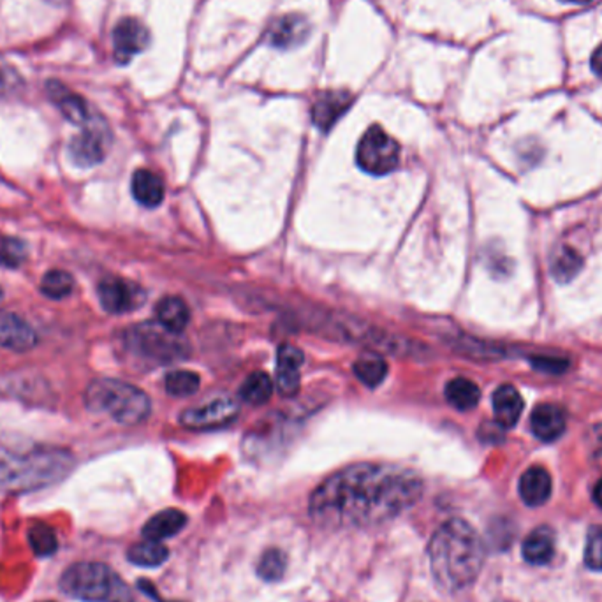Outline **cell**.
I'll use <instances>...</instances> for the list:
<instances>
[{"mask_svg": "<svg viewBox=\"0 0 602 602\" xmlns=\"http://www.w3.org/2000/svg\"><path fill=\"white\" fill-rule=\"evenodd\" d=\"M74 289V279L63 270H52L41 281V292L50 300H63Z\"/></svg>", "mask_w": 602, "mask_h": 602, "instance_id": "obj_29", "label": "cell"}, {"mask_svg": "<svg viewBox=\"0 0 602 602\" xmlns=\"http://www.w3.org/2000/svg\"><path fill=\"white\" fill-rule=\"evenodd\" d=\"M354 376L368 387H377L387 376V363L379 354H365L361 356L354 367Z\"/></svg>", "mask_w": 602, "mask_h": 602, "instance_id": "obj_26", "label": "cell"}, {"mask_svg": "<svg viewBox=\"0 0 602 602\" xmlns=\"http://www.w3.org/2000/svg\"><path fill=\"white\" fill-rule=\"evenodd\" d=\"M432 574L445 592L469 588L484 562V546L474 529L458 518L445 521L428 544Z\"/></svg>", "mask_w": 602, "mask_h": 602, "instance_id": "obj_3", "label": "cell"}, {"mask_svg": "<svg viewBox=\"0 0 602 602\" xmlns=\"http://www.w3.org/2000/svg\"><path fill=\"white\" fill-rule=\"evenodd\" d=\"M594 502L602 509V477L594 486Z\"/></svg>", "mask_w": 602, "mask_h": 602, "instance_id": "obj_40", "label": "cell"}, {"mask_svg": "<svg viewBox=\"0 0 602 602\" xmlns=\"http://www.w3.org/2000/svg\"><path fill=\"white\" fill-rule=\"evenodd\" d=\"M423 481L411 469L358 463L322 481L311 495V518L331 529L372 527L417 504Z\"/></svg>", "mask_w": 602, "mask_h": 602, "instance_id": "obj_1", "label": "cell"}, {"mask_svg": "<svg viewBox=\"0 0 602 602\" xmlns=\"http://www.w3.org/2000/svg\"><path fill=\"white\" fill-rule=\"evenodd\" d=\"M356 164L374 177L389 175L400 164V145L382 127L372 126L358 143Z\"/></svg>", "mask_w": 602, "mask_h": 602, "instance_id": "obj_7", "label": "cell"}, {"mask_svg": "<svg viewBox=\"0 0 602 602\" xmlns=\"http://www.w3.org/2000/svg\"><path fill=\"white\" fill-rule=\"evenodd\" d=\"M273 395V380L264 372H253L240 387V397L251 406H264Z\"/></svg>", "mask_w": 602, "mask_h": 602, "instance_id": "obj_27", "label": "cell"}, {"mask_svg": "<svg viewBox=\"0 0 602 602\" xmlns=\"http://www.w3.org/2000/svg\"><path fill=\"white\" fill-rule=\"evenodd\" d=\"M303 352L294 346L285 344L277 352V376L275 382L284 397H292L300 389V370L303 367Z\"/></svg>", "mask_w": 602, "mask_h": 602, "instance_id": "obj_16", "label": "cell"}, {"mask_svg": "<svg viewBox=\"0 0 602 602\" xmlns=\"http://www.w3.org/2000/svg\"><path fill=\"white\" fill-rule=\"evenodd\" d=\"M27 259V245L16 236H0V264L5 268H20Z\"/></svg>", "mask_w": 602, "mask_h": 602, "instance_id": "obj_32", "label": "cell"}, {"mask_svg": "<svg viewBox=\"0 0 602 602\" xmlns=\"http://www.w3.org/2000/svg\"><path fill=\"white\" fill-rule=\"evenodd\" d=\"M530 430L542 443H553L566 432V414L553 404H540L530 414Z\"/></svg>", "mask_w": 602, "mask_h": 602, "instance_id": "obj_17", "label": "cell"}, {"mask_svg": "<svg viewBox=\"0 0 602 602\" xmlns=\"http://www.w3.org/2000/svg\"><path fill=\"white\" fill-rule=\"evenodd\" d=\"M592 69H594V72L597 76H601L602 78V44L594 52V55H592Z\"/></svg>", "mask_w": 602, "mask_h": 602, "instance_id": "obj_39", "label": "cell"}, {"mask_svg": "<svg viewBox=\"0 0 602 602\" xmlns=\"http://www.w3.org/2000/svg\"><path fill=\"white\" fill-rule=\"evenodd\" d=\"M65 596L83 602H132V592L122 578L99 562H80L61 579Z\"/></svg>", "mask_w": 602, "mask_h": 602, "instance_id": "obj_5", "label": "cell"}, {"mask_svg": "<svg viewBox=\"0 0 602 602\" xmlns=\"http://www.w3.org/2000/svg\"><path fill=\"white\" fill-rule=\"evenodd\" d=\"M156 314H158V322L175 333H182L189 324V307L180 296L162 298L156 307Z\"/></svg>", "mask_w": 602, "mask_h": 602, "instance_id": "obj_23", "label": "cell"}, {"mask_svg": "<svg viewBox=\"0 0 602 602\" xmlns=\"http://www.w3.org/2000/svg\"><path fill=\"white\" fill-rule=\"evenodd\" d=\"M29 542L35 555L50 557L59 548V539L55 530L46 523H37L29 530Z\"/></svg>", "mask_w": 602, "mask_h": 602, "instance_id": "obj_31", "label": "cell"}, {"mask_svg": "<svg viewBox=\"0 0 602 602\" xmlns=\"http://www.w3.org/2000/svg\"><path fill=\"white\" fill-rule=\"evenodd\" d=\"M285 566H287V557L284 551L279 548H272L263 553L257 566V574L264 581H277L284 576Z\"/></svg>", "mask_w": 602, "mask_h": 602, "instance_id": "obj_33", "label": "cell"}, {"mask_svg": "<svg viewBox=\"0 0 602 602\" xmlns=\"http://www.w3.org/2000/svg\"><path fill=\"white\" fill-rule=\"evenodd\" d=\"M97 292L102 309L115 316L139 309L147 298L145 291L139 285L120 277L104 279L97 287Z\"/></svg>", "mask_w": 602, "mask_h": 602, "instance_id": "obj_9", "label": "cell"}, {"mask_svg": "<svg viewBox=\"0 0 602 602\" xmlns=\"http://www.w3.org/2000/svg\"><path fill=\"white\" fill-rule=\"evenodd\" d=\"M76 460L65 447L0 435V493H31L63 481Z\"/></svg>", "mask_w": 602, "mask_h": 602, "instance_id": "obj_2", "label": "cell"}, {"mask_svg": "<svg viewBox=\"0 0 602 602\" xmlns=\"http://www.w3.org/2000/svg\"><path fill=\"white\" fill-rule=\"evenodd\" d=\"M199 376L190 370H175L166 376V391L178 398L194 395L199 389Z\"/></svg>", "mask_w": 602, "mask_h": 602, "instance_id": "obj_30", "label": "cell"}, {"mask_svg": "<svg viewBox=\"0 0 602 602\" xmlns=\"http://www.w3.org/2000/svg\"><path fill=\"white\" fill-rule=\"evenodd\" d=\"M352 104V95L348 91H324L317 94L312 104V122L322 132L331 130L333 126L346 115Z\"/></svg>", "mask_w": 602, "mask_h": 602, "instance_id": "obj_12", "label": "cell"}, {"mask_svg": "<svg viewBox=\"0 0 602 602\" xmlns=\"http://www.w3.org/2000/svg\"><path fill=\"white\" fill-rule=\"evenodd\" d=\"M238 404L231 398H215L210 404L184 412L180 421L189 430H214L229 425L238 416Z\"/></svg>", "mask_w": 602, "mask_h": 602, "instance_id": "obj_10", "label": "cell"}, {"mask_svg": "<svg viewBox=\"0 0 602 602\" xmlns=\"http://www.w3.org/2000/svg\"><path fill=\"white\" fill-rule=\"evenodd\" d=\"M167 557H169L167 548L160 540H152V539L136 542L127 551L129 562L139 568H158L166 562Z\"/></svg>", "mask_w": 602, "mask_h": 602, "instance_id": "obj_25", "label": "cell"}, {"mask_svg": "<svg viewBox=\"0 0 602 602\" xmlns=\"http://www.w3.org/2000/svg\"><path fill=\"white\" fill-rule=\"evenodd\" d=\"M566 2H572V4H588L592 0H566Z\"/></svg>", "mask_w": 602, "mask_h": 602, "instance_id": "obj_41", "label": "cell"}, {"mask_svg": "<svg viewBox=\"0 0 602 602\" xmlns=\"http://www.w3.org/2000/svg\"><path fill=\"white\" fill-rule=\"evenodd\" d=\"M85 406L89 411L106 414L126 426L147 421L152 411L150 398L143 389L126 380L110 377L95 379L89 384L85 391Z\"/></svg>", "mask_w": 602, "mask_h": 602, "instance_id": "obj_4", "label": "cell"}, {"mask_svg": "<svg viewBox=\"0 0 602 602\" xmlns=\"http://www.w3.org/2000/svg\"><path fill=\"white\" fill-rule=\"evenodd\" d=\"M130 190H132L134 199L147 208H156L164 201V196H166L162 178L150 169H138L134 173L132 182H130Z\"/></svg>", "mask_w": 602, "mask_h": 602, "instance_id": "obj_21", "label": "cell"}, {"mask_svg": "<svg viewBox=\"0 0 602 602\" xmlns=\"http://www.w3.org/2000/svg\"><path fill=\"white\" fill-rule=\"evenodd\" d=\"M585 564L594 570H602V529H594L585 548Z\"/></svg>", "mask_w": 602, "mask_h": 602, "instance_id": "obj_35", "label": "cell"}, {"mask_svg": "<svg viewBox=\"0 0 602 602\" xmlns=\"http://www.w3.org/2000/svg\"><path fill=\"white\" fill-rule=\"evenodd\" d=\"M37 346V333L31 324L13 312L0 311V348L27 352Z\"/></svg>", "mask_w": 602, "mask_h": 602, "instance_id": "obj_14", "label": "cell"}, {"mask_svg": "<svg viewBox=\"0 0 602 602\" xmlns=\"http://www.w3.org/2000/svg\"><path fill=\"white\" fill-rule=\"evenodd\" d=\"M493 412L495 419L501 428H512L516 426L521 412H523V398L511 384H502L493 393Z\"/></svg>", "mask_w": 602, "mask_h": 602, "instance_id": "obj_19", "label": "cell"}, {"mask_svg": "<svg viewBox=\"0 0 602 602\" xmlns=\"http://www.w3.org/2000/svg\"><path fill=\"white\" fill-rule=\"evenodd\" d=\"M150 44V32L138 18H124L113 31V55L119 63H129Z\"/></svg>", "mask_w": 602, "mask_h": 602, "instance_id": "obj_11", "label": "cell"}, {"mask_svg": "<svg viewBox=\"0 0 602 602\" xmlns=\"http://www.w3.org/2000/svg\"><path fill=\"white\" fill-rule=\"evenodd\" d=\"M46 91L53 104L61 110L63 119L72 126L83 127L92 120L95 113L89 102L81 95L74 94L72 91L63 87L61 81H48Z\"/></svg>", "mask_w": 602, "mask_h": 602, "instance_id": "obj_13", "label": "cell"}, {"mask_svg": "<svg viewBox=\"0 0 602 602\" xmlns=\"http://www.w3.org/2000/svg\"><path fill=\"white\" fill-rule=\"evenodd\" d=\"M445 400L458 411H473L481 400V389L474 380L456 377L445 384Z\"/></svg>", "mask_w": 602, "mask_h": 602, "instance_id": "obj_24", "label": "cell"}, {"mask_svg": "<svg viewBox=\"0 0 602 602\" xmlns=\"http://www.w3.org/2000/svg\"><path fill=\"white\" fill-rule=\"evenodd\" d=\"M20 85V74L13 65L0 59V94H7Z\"/></svg>", "mask_w": 602, "mask_h": 602, "instance_id": "obj_36", "label": "cell"}, {"mask_svg": "<svg viewBox=\"0 0 602 602\" xmlns=\"http://www.w3.org/2000/svg\"><path fill=\"white\" fill-rule=\"evenodd\" d=\"M111 145V129L106 120L95 113L92 120L83 127L69 143V158L80 167H92L100 164Z\"/></svg>", "mask_w": 602, "mask_h": 602, "instance_id": "obj_8", "label": "cell"}, {"mask_svg": "<svg viewBox=\"0 0 602 602\" xmlns=\"http://www.w3.org/2000/svg\"><path fill=\"white\" fill-rule=\"evenodd\" d=\"M187 521H189L187 514L182 512L180 509H164L145 523L143 536L152 540L173 538L186 529Z\"/></svg>", "mask_w": 602, "mask_h": 602, "instance_id": "obj_20", "label": "cell"}, {"mask_svg": "<svg viewBox=\"0 0 602 602\" xmlns=\"http://www.w3.org/2000/svg\"><path fill=\"white\" fill-rule=\"evenodd\" d=\"M138 588L143 592V594H147L150 599H154L156 602H180V601H164L160 596L158 594V590H156V587L150 583V581H145V579H141V581H138Z\"/></svg>", "mask_w": 602, "mask_h": 602, "instance_id": "obj_37", "label": "cell"}, {"mask_svg": "<svg viewBox=\"0 0 602 602\" xmlns=\"http://www.w3.org/2000/svg\"><path fill=\"white\" fill-rule=\"evenodd\" d=\"M311 31H312L311 24L305 16H301L298 13H291V14L277 18L272 24L270 32H268V41L275 48L291 50V48L305 43L311 35Z\"/></svg>", "mask_w": 602, "mask_h": 602, "instance_id": "obj_15", "label": "cell"}, {"mask_svg": "<svg viewBox=\"0 0 602 602\" xmlns=\"http://www.w3.org/2000/svg\"><path fill=\"white\" fill-rule=\"evenodd\" d=\"M530 365L542 374L560 376L569 370L570 361L568 358H559V356H532Z\"/></svg>", "mask_w": 602, "mask_h": 602, "instance_id": "obj_34", "label": "cell"}, {"mask_svg": "<svg viewBox=\"0 0 602 602\" xmlns=\"http://www.w3.org/2000/svg\"><path fill=\"white\" fill-rule=\"evenodd\" d=\"M180 335L169 331L160 322H143L127 331V349L132 356L150 365H167L186 359L189 354L187 342Z\"/></svg>", "mask_w": 602, "mask_h": 602, "instance_id": "obj_6", "label": "cell"}, {"mask_svg": "<svg viewBox=\"0 0 602 602\" xmlns=\"http://www.w3.org/2000/svg\"><path fill=\"white\" fill-rule=\"evenodd\" d=\"M592 449H594V454L602 460V425L596 426V430H592Z\"/></svg>", "mask_w": 602, "mask_h": 602, "instance_id": "obj_38", "label": "cell"}, {"mask_svg": "<svg viewBox=\"0 0 602 602\" xmlns=\"http://www.w3.org/2000/svg\"><path fill=\"white\" fill-rule=\"evenodd\" d=\"M520 497L530 507L546 504L551 497V475L542 467H530L520 479Z\"/></svg>", "mask_w": 602, "mask_h": 602, "instance_id": "obj_18", "label": "cell"}, {"mask_svg": "<svg viewBox=\"0 0 602 602\" xmlns=\"http://www.w3.org/2000/svg\"><path fill=\"white\" fill-rule=\"evenodd\" d=\"M0 298H2V289H0Z\"/></svg>", "mask_w": 602, "mask_h": 602, "instance_id": "obj_42", "label": "cell"}, {"mask_svg": "<svg viewBox=\"0 0 602 602\" xmlns=\"http://www.w3.org/2000/svg\"><path fill=\"white\" fill-rule=\"evenodd\" d=\"M523 559L532 566H544L555 555V536L548 527H539L523 540Z\"/></svg>", "mask_w": 602, "mask_h": 602, "instance_id": "obj_22", "label": "cell"}, {"mask_svg": "<svg viewBox=\"0 0 602 602\" xmlns=\"http://www.w3.org/2000/svg\"><path fill=\"white\" fill-rule=\"evenodd\" d=\"M583 266V257L570 247H562L551 261V275L557 282H569Z\"/></svg>", "mask_w": 602, "mask_h": 602, "instance_id": "obj_28", "label": "cell"}]
</instances>
